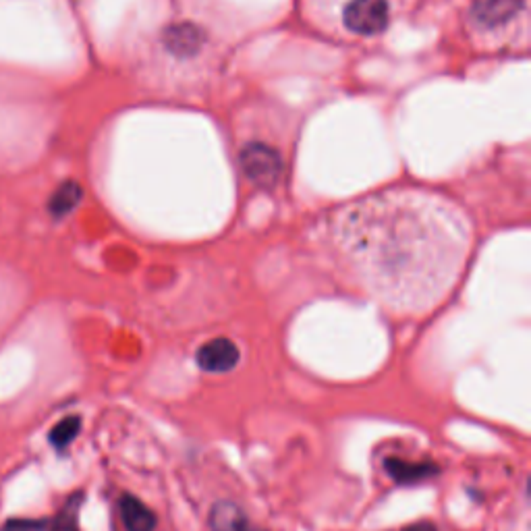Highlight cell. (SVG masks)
Wrapping results in <instances>:
<instances>
[{
	"mask_svg": "<svg viewBox=\"0 0 531 531\" xmlns=\"http://www.w3.org/2000/svg\"><path fill=\"white\" fill-rule=\"evenodd\" d=\"M469 42L482 52L525 50L529 0H469L463 11Z\"/></svg>",
	"mask_w": 531,
	"mask_h": 531,
	"instance_id": "4",
	"label": "cell"
},
{
	"mask_svg": "<svg viewBox=\"0 0 531 531\" xmlns=\"http://www.w3.org/2000/svg\"><path fill=\"white\" fill-rule=\"evenodd\" d=\"M79 507H81V494L71 496L67 500V505L63 507V511L57 515V519L52 521L50 531H79V527H77Z\"/></svg>",
	"mask_w": 531,
	"mask_h": 531,
	"instance_id": "11",
	"label": "cell"
},
{
	"mask_svg": "<svg viewBox=\"0 0 531 531\" xmlns=\"http://www.w3.org/2000/svg\"><path fill=\"white\" fill-rule=\"evenodd\" d=\"M401 531H438V529H436V525L430 523V521H419V523H413V525L403 527Z\"/></svg>",
	"mask_w": 531,
	"mask_h": 531,
	"instance_id": "12",
	"label": "cell"
},
{
	"mask_svg": "<svg viewBox=\"0 0 531 531\" xmlns=\"http://www.w3.org/2000/svg\"><path fill=\"white\" fill-rule=\"evenodd\" d=\"M222 48L225 38L206 9L177 7L150 30L142 65L156 86L183 88L216 71Z\"/></svg>",
	"mask_w": 531,
	"mask_h": 531,
	"instance_id": "2",
	"label": "cell"
},
{
	"mask_svg": "<svg viewBox=\"0 0 531 531\" xmlns=\"http://www.w3.org/2000/svg\"><path fill=\"white\" fill-rule=\"evenodd\" d=\"M119 511L127 531H154L158 525L154 511L131 494H123V498L119 500Z\"/></svg>",
	"mask_w": 531,
	"mask_h": 531,
	"instance_id": "8",
	"label": "cell"
},
{
	"mask_svg": "<svg viewBox=\"0 0 531 531\" xmlns=\"http://www.w3.org/2000/svg\"><path fill=\"white\" fill-rule=\"evenodd\" d=\"M411 5L413 0H301V11L330 38L370 42L393 30Z\"/></svg>",
	"mask_w": 531,
	"mask_h": 531,
	"instance_id": "3",
	"label": "cell"
},
{
	"mask_svg": "<svg viewBox=\"0 0 531 531\" xmlns=\"http://www.w3.org/2000/svg\"><path fill=\"white\" fill-rule=\"evenodd\" d=\"M212 531H251L243 509L231 500H218L210 511Z\"/></svg>",
	"mask_w": 531,
	"mask_h": 531,
	"instance_id": "9",
	"label": "cell"
},
{
	"mask_svg": "<svg viewBox=\"0 0 531 531\" xmlns=\"http://www.w3.org/2000/svg\"><path fill=\"white\" fill-rule=\"evenodd\" d=\"M332 243L361 285L399 307H428L469 262L473 231L465 212L428 189L370 193L332 216Z\"/></svg>",
	"mask_w": 531,
	"mask_h": 531,
	"instance_id": "1",
	"label": "cell"
},
{
	"mask_svg": "<svg viewBox=\"0 0 531 531\" xmlns=\"http://www.w3.org/2000/svg\"><path fill=\"white\" fill-rule=\"evenodd\" d=\"M239 160L243 173L262 187H272L283 175V154L276 146L264 142L260 137H247L241 142Z\"/></svg>",
	"mask_w": 531,
	"mask_h": 531,
	"instance_id": "5",
	"label": "cell"
},
{
	"mask_svg": "<svg viewBox=\"0 0 531 531\" xmlns=\"http://www.w3.org/2000/svg\"><path fill=\"white\" fill-rule=\"evenodd\" d=\"M384 471L399 486H415L438 475L440 467L436 463H409L397 457H386Z\"/></svg>",
	"mask_w": 531,
	"mask_h": 531,
	"instance_id": "7",
	"label": "cell"
},
{
	"mask_svg": "<svg viewBox=\"0 0 531 531\" xmlns=\"http://www.w3.org/2000/svg\"><path fill=\"white\" fill-rule=\"evenodd\" d=\"M79 430H81V417L69 415V417L61 419V422L50 430L48 440L57 451H65L67 446L79 436Z\"/></svg>",
	"mask_w": 531,
	"mask_h": 531,
	"instance_id": "10",
	"label": "cell"
},
{
	"mask_svg": "<svg viewBox=\"0 0 531 531\" xmlns=\"http://www.w3.org/2000/svg\"><path fill=\"white\" fill-rule=\"evenodd\" d=\"M241 359L239 347L229 339H212L204 343L198 353H195V363L198 368L210 374H225L235 370Z\"/></svg>",
	"mask_w": 531,
	"mask_h": 531,
	"instance_id": "6",
	"label": "cell"
}]
</instances>
